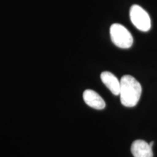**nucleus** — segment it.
<instances>
[{
  "label": "nucleus",
  "instance_id": "1",
  "mask_svg": "<svg viewBox=\"0 0 157 157\" xmlns=\"http://www.w3.org/2000/svg\"><path fill=\"white\" fill-rule=\"evenodd\" d=\"M142 87L136 78L130 75H124L120 80V100L123 105L133 107L140 100Z\"/></svg>",
  "mask_w": 157,
  "mask_h": 157
},
{
  "label": "nucleus",
  "instance_id": "7",
  "mask_svg": "<svg viewBox=\"0 0 157 157\" xmlns=\"http://www.w3.org/2000/svg\"><path fill=\"white\" fill-rule=\"evenodd\" d=\"M149 145H150V146L152 147V146H153V145H154V141H152L151 143H149Z\"/></svg>",
  "mask_w": 157,
  "mask_h": 157
},
{
  "label": "nucleus",
  "instance_id": "4",
  "mask_svg": "<svg viewBox=\"0 0 157 157\" xmlns=\"http://www.w3.org/2000/svg\"><path fill=\"white\" fill-rule=\"evenodd\" d=\"M83 99L87 105L95 109L102 110L105 107V103L103 98L94 90H85L83 93Z\"/></svg>",
  "mask_w": 157,
  "mask_h": 157
},
{
  "label": "nucleus",
  "instance_id": "2",
  "mask_svg": "<svg viewBox=\"0 0 157 157\" xmlns=\"http://www.w3.org/2000/svg\"><path fill=\"white\" fill-rule=\"evenodd\" d=\"M110 36L112 42L118 48L127 49L133 44V37L131 33L124 25L113 23L110 28Z\"/></svg>",
  "mask_w": 157,
  "mask_h": 157
},
{
  "label": "nucleus",
  "instance_id": "6",
  "mask_svg": "<svg viewBox=\"0 0 157 157\" xmlns=\"http://www.w3.org/2000/svg\"><path fill=\"white\" fill-rule=\"evenodd\" d=\"M103 83L110 90L113 95H119L120 93V81L114 74L109 71H103L101 74Z\"/></svg>",
  "mask_w": 157,
  "mask_h": 157
},
{
  "label": "nucleus",
  "instance_id": "5",
  "mask_svg": "<svg viewBox=\"0 0 157 157\" xmlns=\"http://www.w3.org/2000/svg\"><path fill=\"white\" fill-rule=\"evenodd\" d=\"M131 152L134 157H153L152 147L143 140H136L132 143Z\"/></svg>",
  "mask_w": 157,
  "mask_h": 157
},
{
  "label": "nucleus",
  "instance_id": "3",
  "mask_svg": "<svg viewBox=\"0 0 157 157\" xmlns=\"http://www.w3.org/2000/svg\"><path fill=\"white\" fill-rule=\"evenodd\" d=\"M129 17L132 24L136 28L143 32L150 30L151 27V17L148 13L140 5H134L130 7Z\"/></svg>",
  "mask_w": 157,
  "mask_h": 157
}]
</instances>
